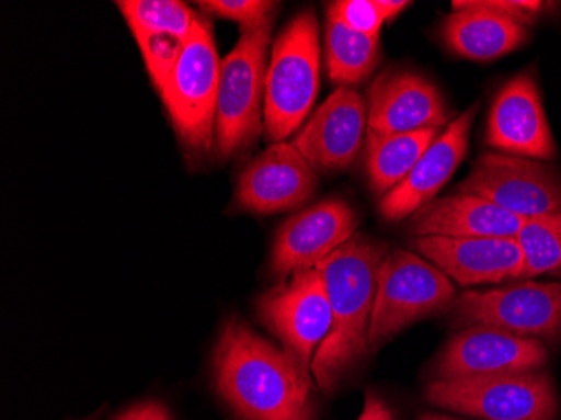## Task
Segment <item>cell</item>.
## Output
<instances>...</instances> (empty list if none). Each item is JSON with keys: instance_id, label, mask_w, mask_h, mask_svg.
<instances>
[{"instance_id": "29", "label": "cell", "mask_w": 561, "mask_h": 420, "mask_svg": "<svg viewBox=\"0 0 561 420\" xmlns=\"http://www.w3.org/2000/svg\"><path fill=\"white\" fill-rule=\"evenodd\" d=\"M358 420H396L392 410L375 391H368L365 397V407Z\"/></svg>"}, {"instance_id": "3", "label": "cell", "mask_w": 561, "mask_h": 420, "mask_svg": "<svg viewBox=\"0 0 561 420\" xmlns=\"http://www.w3.org/2000/svg\"><path fill=\"white\" fill-rule=\"evenodd\" d=\"M320 91V31L313 9L283 27L271 46L263 128L271 144L286 141L310 115Z\"/></svg>"}, {"instance_id": "16", "label": "cell", "mask_w": 561, "mask_h": 420, "mask_svg": "<svg viewBox=\"0 0 561 420\" xmlns=\"http://www.w3.org/2000/svg\"><path fill=\"white\" fill-rule=\"evenodd\" d=\"M317 188V170L291 141H279L242 170L234 202L245 213H286L310 201Z\"/></svg>"}, {"instance_id": "14", "label": "cell", "mask_w": 561, "mask_h": 420, "mask_svg": "<svg viewBox=\"0 0 561 420\" xmlns=\"http://www.w3.org/2000/svg\"><path fill=\"white\" fill-rule=\"evenodd\" d=\"M367 126V100L353 88L340 87L291 144L317 173L343 172L360 154Z\"/></svg>"}, {"instance_id": "24", "label": "cell", "mask_w": 561, "mask_h": 420, "mask_svg": "<svg viewBox=\"0 0 561 420\" xmlns=\"http://www.w3.org/2000/svg\"><path fill=\"white\" fill-rule=\"evenodd\" d=\"M134 36L140 34H173L187 39L195 14L179 0H119L116 2Z\"/></svg>"}, {"instance_id": "30", "label": "cell", "mask_w": 561, "mask_h": 420, "mask_svg": "<svg viewBox=\"0 0 561 420\" xmlns=\"http://www.w3.org/2000/svg\"><path fill=\"white\" fill-rule=\"evenodd\" d=\"M419 420H457V419H450V417L446 416H436V413H425V416H422Z\"/></svg>"}, {"instance_id": "18", "label": "cell", "mask_w": 561, "mask_h": 420, "mask_svg": "<svg viewBox=\"0 0 561 420\" xmlns=\"http://www.w3.org/2000/svg\"><path fill=\"white\" fill-rule=\"evenodd\" d=\"M414 251L465 287L519 280L523 251L516 238H414Z\"/></svg>"}, {"instance_id": "27", "label": "cell", "mask_w": 561, "mask_h": 420, "mask_svg": "<svg viewBox=\"0 0 561 420\" xmlns=\"http://www.w3.org/2000/svg\"><path fill=\"white\" fill-rule=\"evenodd\" d=\"M198 5L210 15L249 25L273 18L279 4L266 0H202Z\"/></svg>"}, {"instance_id": "12", "label": "cell", "mask_w": 561, "mask_h": 420, "mask_svg": "<svg viewBox=\"0 0 561 420\" xmlns=\"http://www.w3.org/2000/svg\"><path fill=\"white\" fill-rule=\"evenodd\" d=\"M486 145L501 154L540 162L557 157L533 68L519 72L497 91L488 116Z\"/></svg>"}, {"instance_id": "13", "label": "cell", "mask_w": 561, "mask_h": 420, "mask_svg": "<svg viewBox=\"0 0 561 420\" xmlns=\"http://www.w3.org/2000/svg\"><path fill=\"white\" fill-rule=\"evenodd\" d=\"M358 217L346 202L327 198L289 217L277 229L271 254L274 276L288 277L339 251L355 238Z\"/></svg>"}, {"instance_id": "23", "label": "cell", "mask_w": 561, "mask_h": 420, "mask_svg": "<svg viewBox=\"0 0 561 420\" xmlns=\"http://www.w3.org/2000/svg\"><path fill=\"white\" fill-rule=\"evenodd\" d=\"M516 241L525 259L519 280L561 277V213L526 219Z\"/></svg>"}, {"instance_id": "20", "label": "cell", "mask_w": 561, "mask_h": 420, "mask_svg": "<svg viewBox=\"0 0 561 420\" xmlns=\"http://www.w3.org/2000/svg\"><path fill=\"white\" fill-rule=\"evenodd\" d=\"M526 219L507 213L478 195L457 194L434 198L409 223L414 238H500L518 236Z\"/></svg>"}, {"instance_id": "11", "label": "cell", "mask_w": 561, "mask_h": 420, "mask_svg": "<svg viewBox=\"0 0 561 420\" xmlns=\"http://www.w3.org/2000/svg\"><path fill=\"white\" fill-rule=\"evenodd\" d=\"M550 353L543 341L490 327L462 328L432 362V381L541 371Z\"/></svg>"}, {"instance_id": "2", "label": "cell", "mask_w": 561, "mask_h": 420, "mask_svg": "<svg viewBox=\"0 0 561 420\" xmlns=\"http://www.w3.org/2000/svg\"><path fill=\"white\" fill-rule=\"evenodd\" d=\"M390 248L367 236H355L317 264L330 299L333 325L314 353L311 372L324 394H333L345 375L370 352L371 315L378 273Z\"/></svg>"}, {"instance_id": "28", "label": "cell", "mask_w": 561, "mask_h": 420, "mask_svg": "<svg viewBox=\"0 0 561 420\" xmlns=\"http://www.w3.org/2000/svg\"><path fill=\"white\" fill-rule=\"evenodd\" d=\"M115 420H173V417L163 404L148 400V402L137 404Z\"/></svg>"}, {"instance_id": "5", "label": "cell", "mask_w": 561, "mask_h": 420, "mask_svg": "<svg viewBox=\"0 0 561 420\" xmlns=\"http://www.w3.org/2000/svg\"><path fill=\"white\" fill-rule=\"evenodd\" d=\"M220 68L213 24L197 15L165 90L160 94L173 129L187 150L206 155L216 145Z\"/></svg>"}, {"instance_id": "21", "label": "cell", "mask_w": 561, "mask_h": 420, "mask_svg": "<svg viewBox=\"0 0 561 420\" xmlns=\"http://www.w3.org/2000/svg\"><path fill=\"white\" fill-rule=\"evenodd\" d=\"M439 135V128H428L411 134L367 137V172L371 191L389 194L412 172Z\"/></svg>"}, {"instance_id": "6", "label": "cell", "mask_w": 561, "mask_h": 420, "mask_svg": "<svg viewBox=\"0 0 561 420\" xmlns=\"http://www.w3.org/2000/svg\"><path fill=\"white\" fill-rule=\"evenodd\" d=\"M456 298L453 281L432 262L407 249H390L378 273L368 334L370 352L409 325L449 308Z\"/></svg>"}, {"instance_id": "9", "label": "cell", "mask_w": 561, "mask_h": 420, "mask_svg": "<svg viewBox=\"0 0 561 420\" xmlns=\"http://www.w3.org/2000/svg\"><path fill=\"white\" fill-rule=\"evenodd\" d=\"M257 315L310 374L314 353L333 325L327 286L317 268L298 271L286 283L264 293L257 299Z\"/></svg>"}, {"instance_id": "4", "label": "cell", "mask_w": 561, "mask_h": 420, "mask_svg": "<svg viewBox=\"0 0 561 420\" xmlns=\"http://www.w3.org/2000/svg\"><path fill=\"white\" fill-rule=\"evenodd\" d=\"M274 18L241 25V37L220 68L216 112V151L232 159L256 141L263 128L267 50Z\"/></svg>"}, {"instance_id": "8", "label": "cell", "mask_w": 561, "mask_h": 420, "mask_svg": "<svg viewBox=\"0 0 561 420\" xmlns=\"http://www.w3.org/2000/svg\"><path fill=\"white\" fill-rule=\"evenodd\" d=\"M457 327H490L518 337L561 340V283L468 290L453 303Z\"/></svg>"}, {"instance_id": "19", "label": "cell", "mask_w": 561, "mask_h": 420, "mask_svg": "<svg viewBox=\"0 0 561 420\" xmlns=\"http://www.w3.org/2000/svg\"><path fill=\"white\" fill-rule=\"evenodd\" d=\"M440 37L459 58L493 61L523 46L529 27L513 18L501 0H456Z\"/></svg>"}, {"instance_id": "1", "label": "cell", "mask_w": 561, "mask_h": 420, "mask_svg": "<svg viewBox=\"0 0 561 420\" xmlns=\"http://www.w3.org/2000/svg\"><path fill=\"white\" fill-rule=\"evenodd\" d=\"M214 381L242 420H314L310 374L239 318L217 338Z\"/></svg>"}, {"instance_id": "17", "label": "cell", "mask_w": 561, "mask_h": 420, "mask_svg": "<svg viewBox=\"0 0 561 420\" xmlns=\"http://www.w3.org/2000/svg\"><path fill=\"white\" fill-rule=\"evenodd\" d=\"M478 110L479 103H474L453 120L432 141L412 172L381 197L378 211L383 219L389 223L407 219L436 198L468 154L469 134Z\"/></svg>"}, {"instance_id": "26", "label": "cell", "mask_w": 561, "mask_h": 420, "mask_svg": "<svg viewBox=\"0 0 561 420\" xmlns=\"http://www.w3.org/2000/svg\"><path fill=\"white\" fill-rule=\"evenodd\" d=\"M135 39L140 46L151 83L162 94L188 37L182 39L173 34H140Z\"/></svg>"}, {"instance_id": "15", "label": "cell", "mask_w": 561, "mask_h": 420, "mask_svg": "<svg viewBox=\"0 0 561 420\" xmlns=\"http://www.w3.org/2000/svg\"><path fill=\"white\" fill-rule=\"evenodd\" d=\"M367 106V137L440 129L449 122V109L436 84L407 69L381 72L368 91Z\"/></svg>"}, {"instance_id": "22", "label": "cell", "mask_w": 561, "mask_h": 420, "mask_svg": "<svg viewBox=\"0 0 561 420\" xmlns=\"http://www.w3.org/2000/svg\"><path fill=\"white\" fill-rule=\"evenodd\" d=\"M327 19L324 46L330 80L340 87H355L367 80L380 61L378 37L355 33L333 15Z\"/></svg>"}, {"instance_id": "10", "label": "cell", "mask_w": 561, "mask_h": 420, "mask_svg": "<svg viewBox=\"0 0 561 420\" xmlns=\"http://www.w3.org/2000/svg\"><path fill=\"white\" fill-rule=\"evenodd\" d=\"M457 192L486 198L523 219L561 213L560 170L515 155H481Z\"/></svg>"}, {"instance_id": "7", "label": "cell", "mask_w": 561, "mask_h": 420, "mask_svg": "<svg viewBox=\"0 0 561 420\" xmlns=\"http://www.w3.org/2000/svg\"><path fill=\"white\" fill-rule=\"evenodd\" d=\"M425 400L440 409L482 420H554L558 397L545 372L431 381Z\"/></svg>"}, {"instance_id": "25", "label": "cell", "mask_w": 561, "mask_h": 420, "mask_svg": "<svg viewBox=\"0 0 561 420\" xmlns=\"http://www.w3.org/2000/svg\"><path fill=\"white\" fill-rule=\"evenodd\" d=\"M411 2L400 0H339L328 8V14L365 36H380L381 25L402 14Z\"/></svg>"}]
</instances>
